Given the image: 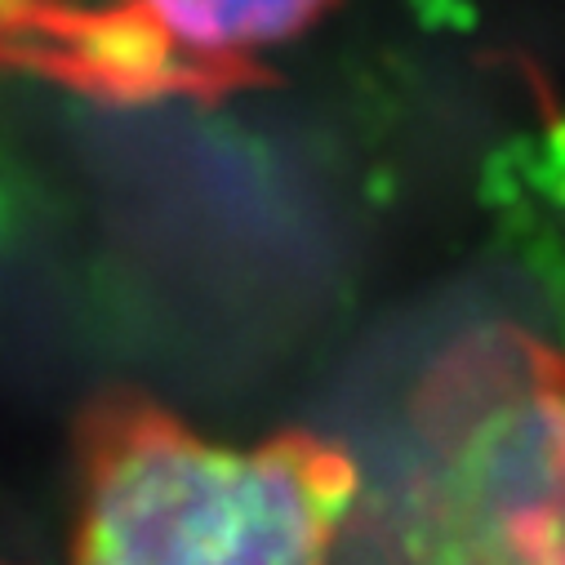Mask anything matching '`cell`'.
Wrapping results in <instances>:
<instances>
[{
	"label": "cell",
	"mask_w": 565,
	"mask_h": 565,
	"mask_svg": "<svg viewBox=\"0 0 565 565\" xmlns=\"http://www.w3.org/2000/svg\"><path fill=\"white\" fill-rule=\"evenodd\" d=\"M361 468L321 433L214 441L143 392H107L76 437L67 565H339Z\"/></svg>",
	"instance_id": "1"
},
{
	"label": "cell",
	"mask_w": 565,
	"mask_h": 565,
	"mask_svg": "<svg viewBox=\"0 0 565 565\" xmlns=\"http://www.w3.org/2000/svg\"><path fill=\"white\" fill-rule=\"evenodd\" d=\"M401 565H565V352L490 326L409 401Z\"/></svg>",
	"instance_id": "2"
},
{
	"label": "cell",
	"mask_w": 565,
	"mask_h": 565,
	"mask_svg": "<svg viewBox=\"0 0 565 565\" xmlns=\"http://www.w3.org/2000/svg\"><path fill=\"white\" fill-rule=\"evenodd\" d=\"M334 0H98L54 10L14 41L107 98L227 89L299 41Z\"/></svg>",
	"instance_id": "3"
},
{
	"label": "cell",
	"mask_w": 565,
	"mask_h": 565,
	"mask_svg": "<svg viewBox=\"0 0 565 565\" xmlns=\"http://www.w3.org/2000/svg\"><path fill=\"white\" fill-rule=\"evenodd\" d=\"M58 6H67V0H0V32L14 36L19 28H28V23L54 14Z\"/></svg>",
	"instance_id": "4"
}]
</instances>
